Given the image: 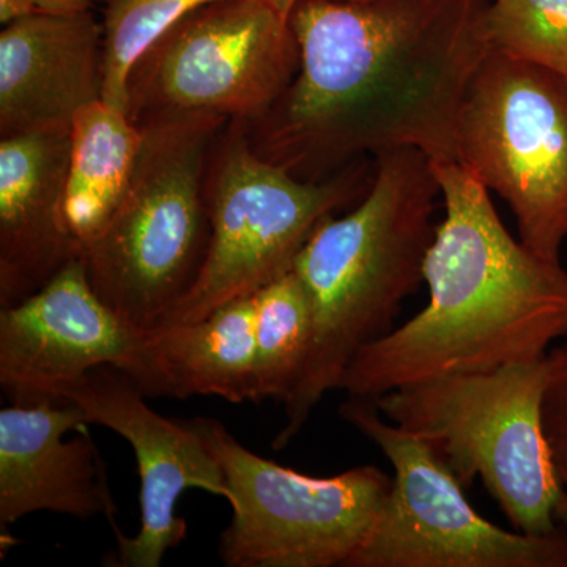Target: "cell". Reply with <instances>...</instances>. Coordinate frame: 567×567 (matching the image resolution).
I'll list each match as a JSON object with an SVG mask.
<instances>
[{"instance_id":"obj_14","label":"cell","mask_w":567,"mask_h":567,"mask_svg":"<svg viewBox=\"0 0 567 567\" xmlns=\"http://www.w3.org/2000/svg\"><path fill=\"white\" fill-rule=\"evenodd\" d=\"M103 22L92 10L33 11L0 32V134L70 130L103 100Z\"/></svg>"},{"instance_id":"obj_2","label":"cell","mask_w":567,"mask_h":567,"mask_svg":"<svg viewBox=\"0 0 567 567\" xmlns=\"http://www.w3.org/2000/svg\"><path fill=\"white\" fill-rule=\"evenodd\" d=\"M432 167L445 218L425 257L429 303L354 353L338 385L349 398L375 401L435 377L546 360L567 339V271L559 260L507 233L486 186L456 159Z\"/></svg>"},{"instance_id":"obj_3","label":"cell","mask_w":567,"mask_h":567,"mask_svg":"<svg viewBox=\"0 0 567 567\" xmlns=\"http://www.w3.org/2000/svg\"><path fill=\"white\" fill-rule=\"evenodd\" d=\"M374 162V182L363 199L347 215L324 219L295 259L315 338L305 374L284 404L276 451L289 446L324 395L338 390L354 353L390 333L402 303L424 282L442 196L431 158L405 147Z\"/></svg>"},{"instance_id":"obj_4","label":"cell","mask_w":567,"mask_h":567,"mask_svg":"<svg viewBox=\"0 0 567 567\" xmlns=\"http://www.w3.org/2000/svg\"><path fill=\"white\" fill-rule=\"evenodd\" d=\"M226 123L189 115L140 125L144 141L121 203L82 246L95 292L141 333L163 323L199 274L212 148Z\"/></svg>"},{"instance_id":"obj_23","label":"cell","mask_w":567,"mask_h":567,"mask_svg":"<svg viewBox=\"0 0 567 567\" xmlns=\"http://www.w3.org/2000/svg\"><path fill=\"white\" fill-rule=\"evenodd\" d=\"M95 2L99 0H37V7L51 13H78L91 10Z\"/></svg>"},{"instance_id":"obj_15","label":"cell","mask_w":567,"mask_h":567,"mask_svg":"<svg viewBox=\"0 0 567 567\" xmlns=\"http://www.w3.org/2000/svg\"><path fill=\"white\" fill-rule=\"evenodd\" d=\"M70 130L0 140V309L31 297L81 256L66 216Z\"/></svg>"},{"instance_id":"obj_10","label":"cell","mask_w":567,"mask_h":567,"mask_svg":"<svg viewBox=\"0 0 567 567\" xmlns=\"http://www.w3.org/2000/svg\"><path fill=\"white\" fill-rule=\"evenodd\" d=\"M339 415L374 443L394 476L374 528L347 567H567V536L507 532L477 514L434 450L385 420L372 399Z\"/></svg>"},{"instance_id":"obj_13","label":"cell","mask_w":567,"mask_h":567,"mask_svg":"<svg viewBox=\"0 0 567 567\" xmlns=\"http://www.w3.org/2000/svg\"><path fill=\"white\" fill-rule=\"evenodd\" d=\"M89 420L69 401L11 404L0 412V524L54 513L115 525L106 470L87 431Z\"/></svg>"},{"instance_id":"obj_21","label":"cell","mask_w":567,"mask_h":567,"mask_svg":"<svg viewBox=\"0 0 567 567\" xmlns=\"http://www.w3.org/2000/svg\"><path fill=\"white\" fill-rule=\"evenodd\" d=\"M543 425L559 484L558 528L567 536V339L547 354Z\"/></svg>"},{"instance_id":"obj_12","label":"cell","mask_w":567,"mask_h":567,"mask_svg":"<svg viewBox=\"0 0 567 567\" xmlns=\"http://www.w3.org/2000/svg\"><path fill=\"white\" fill-rule=\"evenodd\" d=\"M142 338L99 297L76 257L31 297L0 309V386L11 404L61 401L100 365L132 374Z\"/></svg>"},{"instance_id":"obj_16","label":"cell","mask_w":567,"mask_h":567,"mask_svg":"<svg viewBox=\"0 0 567 567\" xmlns=\"http://www.w3.org/2000/svg\"><path fill=\"white\" fill-rule=\"evenodd\" d=\"M256 303L237 298L196 322L147 331L130 379L147 399L256 398Z\"/></svg>"},{"instance_id":"obj_19","label":"cell","mask_w":567,"mask_h":567,"mask_svg":"<svg viewBox=\"0 0 567 567\" xmlns=\"http://www.w3.org/2000/svg\"><path fill=\"white\" fill-rule=\"evenodd\" d=\"M216 0H107L103 102L128 114V78L153 43L192 11Z\"/></svg>"},{"instance_id":"obj_20","label":"cell","mask_w":567,"mask_h":567,"mask_svg":"<svg viewBox=\"0 0 567 567\" xmlns=\"http://www.w3.org/2000/svg\"><path fill=\"white\" fill-rule=\"evenodd\" d=\"M483 25L492 50L567 76V0H491Z\"/></svg>"},{"instance_id":"obj_11","label":"cell","mask_w":567,"mask_h":567,"mask_svg":"<svg viewBox=\"0 0 567 567\" xmlns=\"http://www.w3.org/2000/svg\"><path fill=\"white\" fill-rule=\"evenodd\" d=\"M128 375L114 365H100L69 390L61 401L73 402L89 424L103 425L133 447L141 477V528L136 536L114 527L117 547L104 559L111 567H159L164 555L185 540V518L175 516L178 498L199 488L229 498L221 466L188 421L158 415Z\"/></svg>"},{"instance_id":"obj_6","label":"cell","mask_w":567,"mask_h":567,"mask_svg":"<svg viewBox=\"0 0 567 567\" xmlns=\"http://www.w3.org/2000/svg\"><path fill=\"white\" fill-rule=\"evenodd\" d=\"M374 174L375 162L372 167L363 158L324 181H301L260 156L246 122H234L215 145L208 169L210 238L204 262L158 328L204 319L292 270L317 227L360 203Z\"/></svg>"},{"instance_id":"obj_1","label":"cell","mask_w":567,"mask_h":567,"mask_svg":"<svg viewBox=\"0 0 567 567\" xmlns=\"http://www.w3.org/2000/svg\"><path fill=\"white\" fill-rule=\"evenodd\" d=\"M488 0H301L289 21L300 63L252 147L301 181L412 147L457 162L466 89L492 48Z\"/></svg>"},{"instance_id":"obj_24","label":"cell","mask_w":567,"mask_h":567,"mask_svg":"<svg viewBox=\"0 0 567 567\" xmlns=\"http://www.w3.org/2000/svg\"><path fill=\"white\" fill-rule=\"evenodd\" d=\"M268 2L274 3L276 9L281 11L284 17L289 18L290 13H292L295 7L301 2V0H268Z\"/></svg>"},{"instance_id":"obj_17","label":"cell","mask_w":567,"mask_h":567,"mask_svg":"<svg viewBox=\"0 0 567 567\" xmlns=\"http://www.w3.org/2000/svg\"><path fill=\"white\" fill-rule=\"evenodd\" d=\"M70 134L66 216L82 249L121 203L144 132L125 111L100 100L78 112Z\"/></svg>"},{"instance_id":"obj_22","label":"cell","mask_w":567,"mask_h":567,"mask_svg":"<svg viewBox=\"0 0 567 567\" xmlns=\"http://www.w3.org/2000/svg\"><path fill=\"white\" fill-rule=\"evenodd\" d=\"M39 11L37 0H0V22L2 25Z\"/></svg>"},{"instance_id":"obj_7","label":"cell","mask_w":567,"mask_h":567,"mask_svg":"<svg viewBox=\"0 0 567 567\" xmlns=\"http://www.w3.org/2000/svg\"><path fill=\"white\" fill-rule=\"evenodd\" d=\"M221 466L233 518L219 536L227 567H347L374 528L393 477L374 465L316 477L241 445L221 421L186 420Z\"/></svg>"},{"instance_id":"obj_8","label":"cell","mask_w":567,"mask_h":567,"mask_svg":"<svg viewBox=\"0 0 567 567\" xmlns=\"http://www.w3.org/2000/svg\"><path fill=\"white\" fill-rule=\"evenodd\" d=\"M457 162L516 216L518 240L559 260L567 238V76L491 50L466 89Z\"/></svg>"},{"instance_id":"obj_18","label":"cell","mask_w":567,"mask_h":567,"mask_svg":"<svg viewBox=\"0 0 567 567\" xmlns=\"http://www.w3.org/2000/svg\"><path fill=\"white\" fill-rule=\"evenodd\" d=\"M256 303V398L287 399L305 374L315 338L311 303L300 278L287 271L254 293Z\"/></svg>"},{"instance_id":"obj_5","label":"cell","mask_w":567,"mask_h":567,"mask_svg":"<svg viewBox=\"0 0 567 567\" xmlns=\"http://www.w3.org/2000/svg\"><path fill=\"white\" fill-rule=\"evenodd\" d=\"M546 360L435 377L375 399L385 420L427 443L458 483L481 480L516 532L558 533L561 492L543 425Z\"/></svg>"},{"instance_id":"obj_9","label":"cell","mask_w":567,"mask_h":567,"mask_svg":"<svg viewBox=\"0 0 567 567\" xmlns=\"http://www.w3.org/2000/svg\"><path fill=\"white\" fill-rule=\"evenodd\" d=\"M300 51L289 18L268 0H216L186 14L133 66L136 125L210 115L252 122L289 87Z\"/></svg>"}]
</instances>
